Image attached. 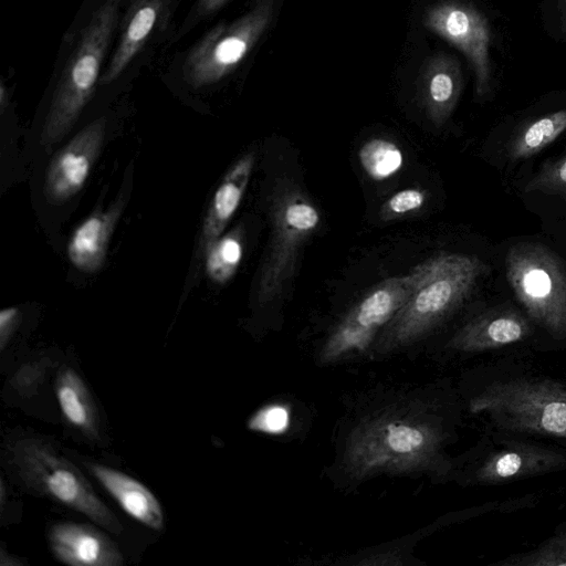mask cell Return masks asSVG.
Here are the masks:
<instances>
[{
  "instance_id": "1",
  "label": "cell",
  "mask_w": 566,
  "mask_h": 566,
  "mask_svg": "<svg viewBox=\"0 0 566 566\" xmlns=\"http://www.w3.org/2000/svg\"><path fill=\"white\" fill-rule=\"evenodd\" d=\"M119 0H104L90 21L70 55L49 108L41 143L50 145L73 126L90 101L113 33L117 27Z\"/></svg>"
},
{
  "instance_id": "2",
  "label": "cell",
  "mask_w": 566,
  "mask_h": 566,
  "mask_svg": "<svg viewBox=\"0 0 566 566\" xmlns=\"http://www.w3.org/2000/svg\"><path fill=\"white\" fill-rule=\"evenodd\" d=\"M509 431L552 437L566 442V386L551 378L517 377L489 385L471 402Z\"/></svg>"
},
{
  "instance_id": "3",
  "label": "cell",
  "mask_w": 566,
  "mask_h": 566,
  "mask_svg": "<svg viewBox=\"0 0 566 566\" xmlns=\"http://www.w3.org/2000/svg\"><path fill=\"white\" fill-rule=\"evenodd\" d=\"M11 460L22 482L33 491L75 510L119 534L118 518L96 495L82 472L43 440L25 438L11 447Z\"/></svg>"
},
{
  "instance_id": "4",
  "label": "cell",
  "mask_w": 566,
  "mask_h": 566,
  "mask_svg": "<svg viewBox=\"0 0 566 566\" xmlns=\"http://www.w3.org/2000/svg\"><path fill=\"white\" fill-rule=\"evenodd\" d=\"M486 270L476 256L440 254L434 272L388 322L385 339L402 343L429 331L467 297Z\"/></svg>"
},
{
  "instance_id": "5",
  "label": "cell",
  "mask_w": 566,
  "mask_h": 566,
  "mask_svg": "<svg viewBox=\"0 0 566 566\" xmlns=\"http://www.w3.org/2000/svg\"><path fill=\"white\" fill-rule=\"evenodd\" d=\"M507 281L527 314L554 338H566V264L547 247L522 242L505 258Z\"/></svg>"
},
{
  "instance_id": "6",
  "label": "cell",
  "mask_w": 566,
  "mask_h": 566,
  "mask_svg": "<svg viewBox=\"0 0 566 566\" xmlns=\"http://www.w3.org/2000/svg\"><path fill=\"white\" fill-rule=\"evenodd\" d=\"M275 0H256L254 6L231 23L207 32L184 61L185 81L198 88L219 82L247 56L268 28Z\"/></svg>"
},
{
  "instance_id": "7",
  "label": "cell",
  "mask_w": 566,
  "mask_h": 566,
  "mask_svg": "<svg viewBox=\"0 0 566 566\" xmlns=\"http://www.w3.org/2000/svg\"><path fill=\"white\" fill-rule=\"evenodd\" d=\"M272 220L273 237L259 283L261 303L271 302L283 292L297 252L317 227L319 216L295 186L281 181L273 198Z\"/></svg>"
},
{
  "instance_id": "8",
  "label": "cell",
  "mask_w": 566,
  "mask_h": 566,
  "mask_svg": "<svg viewBox=\"0 0 566 566\" xmlns=\"http://www.w3.org/2000/svg\"><path fill=\"white\" fill-rule=\"evenodd\" d=\"M440 254L415 266L405 275L377 284L340 322L327 343L325 354L336 357L361 349L388 323L410 295L434 272Z\"/></svg>"
},
{
  "instance_id": "9",
  "label": "cell",
  "mask_w": 566,
  "mask_h": 566,
  "mask_svg": "<svg viewBox=\"0 0 566 566\" xmlns=\"http://www.w3.org/2000/svg\"><path fill=\"white\" fill-rule=\"evenodd\" d=\"M423 23L467 56L475 76V97L488 96L491 86V32L486 18L467 2L443 0L426 10Z\"/></svg>"
},
{
  "instance_id": "10",
  "label": "cell",
  "mask_w": 566,
  "mask_h": 566,
  "mask_svg": "<svg viewBox=\"0 0 566 566\" xmlns=\"http://www.w3.org/2000/svg\"><path fill=\"white\" fill-rule=\"evenodd\" d=\"M105 129V116L96 118L54 156L44 181V193L50 202L63 203L83 188L101 151Z\"/></svg>"
},
{
  "instance_id": "11",
  "label": "cell",
  "mask_w": 566,
  "mask_h": 566,
  "mask_svg": "<svg viewBox=\"0 0 566 566\" xmlns=\"http://www.w3.org/2000/svg\"><path fill=\"white\" fill-rule=\"evenodd\" d=\"M566 469L564 450L535 443L511 441L491 451L478 465L480 484H501Z\"/></svg>"
},
{
  "instance_id": "12",
  "label": "cell",
  "mask_w": 566,
  "mask_h": 566,
  "mask_svg": "<svg viewBox=\"0 0 566 566\" xmlns=\"http://www.w3.org/2000/svg\"><path fill=\"white\" fill-rule=\"evenodd\" d=\"M49 545L57 560L72 566H120L124 563L117 545L87 524L62 522L52 525Z\"/></svg>"
},
{
  "instance_id": "13",
  "label": "cell",
  "mask_w": 566,
  "mask_h": 566,
  "mask_svg": "<svg viewBox=\"0 0 566 566\" xmlns=\"http://www.w3.org/2000/svg\"><path fill=\"white\" fill-rule=\"evenodd\" d=\"M532 333L530 322L514 310L485 313L463 326L452 345L464 352H482L518 343Z\"/></svg>"
},
{
  "instance_id": "14",
  "label": "cell",
  "mask_w": 566,
  "mask_h": 566,
  "mask_svg": "<svg viewBox=\"0 0 566 566\" xmlns=\"http://www.w3.org/2000/svg\"><path fill=\"white\" fill-rule=\"evenodd\" d=\"M85 465L128 515L155 531L164 527L161 505L147 486L111 467L98 463Z\"/></svg>"
},
{
  "instance_id": "15",
  "label": "cell",
  "mask_w": 566,
  "mask_h": 566,
  "mask_svg": "<svg viewBox=\"0 0 566 566\" xmlns=\"http://www.w3.org/2000/svg\"><path fill=\"white\" fill-rule=\"evenodd\" d=\"M254 164V155L247 154L234 163L216 189L202 226L199 251L203 254L220 237L237 211L245 192Z\"/></svg>"
},
{
  "instance_id": "16",
  "label": "cell",
  "mask_w": 566,
  "mask_h": 566,
  "mask_svg": "<svg viewBox=\"0 0 566 566\" xmlns=\"http://www.w3.org/2000/svg\"><path fill=\"white\" fill-rule=\"evenodd\" d=\"M122 210L120 198L106 211H95L88 216L73 231L67 243V256L77 270L93 273L102 266Z\"/></svg>"
},
{
  "instance_id": "17",
  "label": "cell",
  "mask_w": 566,
  "mask_h": 566,
  "mask_svg": "<svg viewBox=\"0 0 566 566\" xmlns=\"http://www.w3.org/2000/svg\"><path fill=\"white\" fill-rule=\"evenodd\" d=\"M462 76L459 63L447 54L431 57L421 74V97L428 117L441 126L450 117L459 99Z\"/></svg>"
},
{
  "instance_id": "18",
  "label": "cell",
  "mask_w": 566,
  "mask_h": 566,
  "mask_svg": "<svg viewBox=\"0 0 566 566\" xmlns=\"http://www.w3.org/2000/svg\"><path fill=\"white\" fill-rule=\"evenodd\" d=\"M168 0H135L130 7L120 39L99 83L115 81L143 48L150 32L161 18Z\"/></svg>"
},
{
  "instance_id": "19",
  "label": "cell",
  "mask_w": 566,
  "mask_h": 566,
  "mask_svg": "<svg viewBox=\"0 0 566 566\" xmlns=\"http://www.w3.org/2000/svg\"><path fill=\"white\" fill-rule=\"evenodd\" d=\"M55 394L59 407L70 424L91 439L98 434L95 403L80 375L63 367L56 375Z\"/></svg>"
},
{
  "instance_id": "20",
  "label": "cell",
  "mask_w": 566,
  "mask_h": 566,
  "mask_svg": "<svg viewBox=\"0 0 566 566\" xmlns=\"http://www.w3.org/2000/svg\"><path fill=\"white\" fill-rule=\"evenodd\" d=\"M566 130V108L541 116L520 128L509 143L511 159L531 157Z\"/></svg>"
},
{
  "instance_id": "21",
  "label": "cell",
  "mask_w": 566,
  "mask_h": 566,
  "mask_svg": "<svg viewBox=\"0 0 566 566\" xmlns=\"http://www.w3.org/2000/svg\"><path fill=\"white\" fill-rule=\"evenodd\" d=\"M242 254L243 247L239 229L220 235L205 254L207 274L218 284L227 283L237 272Z\"/></svg>"
},
{
  "instance_id": "22",
  "label": "cell",
  "mask_w": 566,
  "mask_h": 566,
  "mask_svg": "<svg viewBox=\"0 0 566 566\" xmlns=\"http://www.w3.org/2000/svg\"><path fill=\"white\" fill-rule=\"evenodd\" d=\"M379 457L405 458L419 453L428 448L431 438L429 433L417 426L395 423L387 426L378 438Z\"/></svg>"
},
{
  "instance_id": "23",
  "label": "cell",
  "mask_w": 566,
  "mask_h": 566,
  "mask_svg": "<svg viewBox=\"0 0 566 566\" xmlns=\"http://www.w3.org/2000/svg\"><path fill=\"white\" fill-rule=\"evenodd\" d=\"M358 157L366 174L375 180L389 178L401 168L403 161L398 146L384 138L367 142L360 148Z\"/></svg>"
},
{
  "instance_id": "24",
  "label": "cell",
  "mask_w": 566,
  "mask_h": 566,
  "mask_svg": "<svg viewBox=\"0 0 566 566\" xmlns=\"http://www.w3.org/2000/svg\"><path fill=\"white\" fill-rule=\"evenodd\" d=\"M502 566H566V527L556 532L538 547L500 560Z\"/></svg>"
},
{
  "instance_id": "25",
  "label": "cell",
  "mask_w": 566,
  "mask_h": 566,
  "mask_svg": "<svg viewBox=\"0 0 566 566\" xmlns=\"http://www.w3.org/2000/svg\"><path fill=\"white\" fill-rule=\"evenodd\" d=\"M526 192L566 193V156L545 164L525 186Z\"/></svg>"
},
{
  "instance_id": "26",
  "label": "cell",
  "mask_w": 566,
  "mask_h": 566,
  "mask_svg": "<svg viewBox=\"0 0 566 566\" xmlns=\"http://www.w3.org/2000/svg\"><path fill=\"white\" fill-rule=\"evenodd\" d=\"M424 193L419 189H405L395 193L380 209V218L390 220L422 207Z\"/></svg>"
},
{
  "instance_id": "27",
  "label": "cell",
  "mask_w": 566,
  "mask_h": 566,
  "mask_svg": "<svg viewBox=\"0 0 566 566\" xmlns=\"http://www.w3.org/2000/svg\"><path fill=\"white\" fill-rule=\"evenodd\" d=\"M289 422V415L283 407H269L259 411L249 421L253 430L276 433L283 431Z\"/></svg>"
},
{
  "instance_id": "28",
  "label": "cell",
  "mask_w": 566,
  "mask_h": 566,
  "mask_svg": "<svg viewBox=\"0 0 566 566\" xmlns=\"http://www.w3.org/2000/svg\"><path fill=\"white\" fill-rule=\"evenodd\" d=\"M21 318L20 310L6 307L0 312V348L4 349Z\"/></svg>"
},
{
  "instance_id": "29",
  "label": "cell",
  "mask_w": 566,
  "mask_h": 566,
  "mask_svg": "<svg viewBox=\"0 0 566 566\" xmlns=\"http://www.w3.org/2000/svg\"><path fill=\"white\" fill-rule=\"evenodd\" d=\"M41 369L38 366H23L14 376L13 384L20 390L28 392L30 389L36 388L40 378Z\"/></svg>"
},
{
  "instance_id": "30",
  "label": "cell",
  "mask_w": 566,
  "mask_h": 566,
  "mask_svg": "<svg viewBox=\"0 0 566 566\" xmlns=\"http://www.w3.org/2000/svg\"><path fill=\"white\" fill-rule=\"evenodd\" d=\"M230 0H198L197 10L200 14L206 15L218 11Z\"/></svg>"
},
{
  "instance_id": "31",
  "label": "cell",
  "mask_w": 566,
  "mask_h": 566,
  "mask_svg": "<svg viewBox=\"0 0 566 566\" xmlns=\"http://www.w3.org/2000/svg\"><path fill=\"white\" fill-rule=\"evenodd\" d=\"M0 564L1 566H19L22 565V562L17 556L8 554L4 548H2L0 554Z\"/></svg>"
},
{
  "instance_id": "32",
  "label": "cell",
  "mask_w": 566,
  "mask_h": 566,
  "mask_svg": "<svg viewBox=\"0 0 566 566\" xmlns=\"http://www.w3.org/2000/svg\"><path fill=\"white\" fill-rule=\"evenodd\" d=\"M562 28L566 32V0H558Z\"/></svg>"
},
{
  "instance_id": "33",
  "label": "cell",
  "mask_w": 566,
  "mask_h": 566,
  "mask_svg": "<svg viewBox=\"0 0 566 566\" xmlns=\"http://www.w3.org/2000/svg\"><path fill=\"white\" fill-rule=\"evenodd\" d=\"M0 106L3 112L6 107V87L3 85L0 87Z\"/></svg>"
},
{
  "instance_id": "34",
  "label": "cell",
  "mask_w": 566,
  "mask_h": 566,
  "mask_svg": "<svg viewBox=\"0 0 566 566\" xmlns=\"http://www.w3.org/2000/svg\"><path fill=\"white\" fill-rule=\"evenodd\" d=\"M0 490H1V492H0V493H1V501H0V502H1V506H3V505H4V495H6V493H4V482H3V480H1V486H0Z\"/></svg>"
}]
</instances>
